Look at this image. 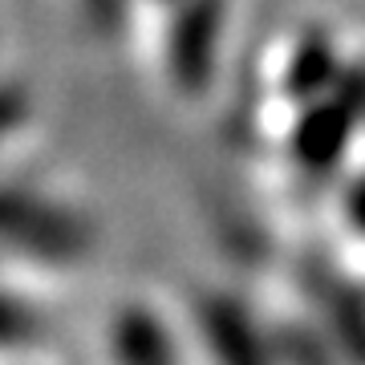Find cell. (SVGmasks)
Segmentation results:
<instances>
[{
	"instance_id": "cell-1",
	"label": "cell",
	"mask_w": 365,
	"mask_h": 365,
	"mask_svg": "<svg viewBox=\"0 0 365 365\" xmlns=\"http://www.w3.org/2000/svg\"><path fill=\"white\" fill-rule=\"evenodd\" d=\"M9 325H13V317H9V309H4V304H0V333H4Z\"/></svg>"
}]
</instances>
